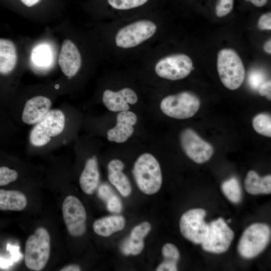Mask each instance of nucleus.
I'll use <instances>...</instances> for the list:
<instances>
[{"instance_id": "1", "label": "nucleus", "mask_w": 271, "mask_h": 271, "mask_svg": "<svg viewBox=\"0 0 271 271\" xmlns=\"http://www.w3.org/2000/svg\"><path fill=\"white\" fill-rule=\"evenodd\" d=\"M132 173L137 185L143 193L152 195L161 188V168L153 155L146 153L140 155L134 163Z\"/></svg>"}, {"instance_id": "2", "label": "nucleus", "mask_w": 271, "mask_h": 271, "mask_svg": "<svg viewBox=\"0 0 271 271\" xmlns=\"http://www.w3.org/2000/svg\"><path fill=\"white\" fill-rule=\"evenodd\" d=\"M50 248L48 231L42 227L37 228L26 242L24 259L26 266L32 270H42L49 258Z\"/></svg>"}, {"instance_id": "3", "label": "nucleus", "mask_w": 271, "mask_h": 271, "mask_svg": "<svg viewBox=\"0 0 271 271\" xmlns=\"http://www.w3.org/2000/svg\"><path fill=\"white\" fill-rule=\"evenodd\" d=\"M217 68L223 84L230 90L238 88L245 77L243 64L237 53L231 49H223L217 55Z\"/></svg>"}, {"instance_id": "4", "label": "nucleus", "mask_w": 271, "mask_h": 271, "mask_svg": "<svg viewBox=\"0 0 271 271\" xmlns=\"http://www.w3.org/2000/svg\"><path fill=\"white\" fill-rule=\"evenodd\" d=\"M270 227L262 223H255L243 232L238 244L237 250L243 258H253L266 248L270 240Z\"/></svg>"}, {"instance_id": "5", "label": "nucleus", "mask_w": 271, "mask_h": 271, "mask_svg": "<svg viewBox=\"0 0 271 271\" xmlns=\"http://www.w3.org/2000/svg\"><path fill=\"white\" fill-rule=\"evenodd\" d=\"M65 125V116L59 109L49 111L32 129L29 136L31 144L35 147H43L51 139L60 134Z\"/></svg>"}, {"instance_id": "6", "label": "nucleus", "mask_w": 271, "mask_h": 271, "mask_svg": "<svg viewBox=\"0 0 271 271\" xmlns=\"http://www.w3.org/2000/svg\"><path fill=\"white\" fill-rule=\"evenodd\" d=\"M156 24L149 20H139L119 29L115 36L117 47L134 48L153 36L157 31Z\"/></svg>"}, {"instance_id": "7", "label": "nucleus", "mask_w": 271, "mask_h": 271, "mask_svg": "<svg viewBox=\"0 0 271 271\" xmlns=\"http://www.w3.org/2000/svg\"><path fill=\"white\" fill-rule=\"evenodd\" d=\"M200 106L199 98L187 91L168 95L160 103V108L165 114L179 119L191 117L197 112Z\"/></svg>"}, {"instance_id": "8", "label": "nucleus", "mask_w": 271, "mask_h": 271, "mask_svg": "<svg viewBox=\"0 0 271 271\" xmlns=\"http://www.w3.org/2000/svg\"><path fill=\"white\" fill-rule=\"evenodd\" d=\"M193 69L191 58L184 54H175L164 57L155 65L157 75L170 80L183 79L189 75Z\"/></svg>"}, {"instance_id": "9", "label": "nucleus", "mask_w": 271, "mask_h": 271, "mask_svg": "<svg viewBox=\"0 0 271 271\" xmlns=\"http://www.w3.org/2000/svg\"><path fill=\"white\" fill-rule=\"evenodd\" d=\"M206 214L203 209H193L184 213L180 218L181 234L195 244H202L207 235L208 224L204 220Z\"/></svg>"}, {"instance_id": "10", "label": "nucleus", "mask_w": 271, "mask_h": 271, "mask_svg": "<svg viewBox=\"0 0 271 271\" xmlns=\"http://www.w3.org/2000/svg\"><path fill=\"white\" fill-rule=\"evenodd\" d=\"M62 211L69 234L74 237L83 235L86 230V212L81 201L75 196L69 195L63 202Z\"/></svg>"}, {"instance_id": "11", "label": "nucleus", "mask_w": 271, "mask_h": 271, "mask_svg": "<svg viewBox=\"0 0 271 271\" xmlns=\"http://www.w3.org/2000/svg\"><path fill=\"white\" fill-rule=\"evenodd\" d=\"M233 237V231L220 217L208 224V234L202 247L208 252L223 253L228 250Z\"/></svg>"}, {"instance_id": "12", "label": "nucleus", "mask_w": 271, "mask_h": 271, "mask_svg": "<svg viewBox=\"0 0 271 271\" xmlns=\"http://www.w3.org/2000/svg\"><path fill=\"white\" fill-rule=\"evenodd\" d=\"M180 142L186 155L196 163L208 161L213 154L212 146L191 128H186L181 132Z\"/></svg>"}, {"instance_id": "13", "label": "nucleus", "mask_w": 271, "mask_h": 271, "mask_svg": "<svg viewBox=\"0 0 271 271\" xmlns=\"http://www.w3.org/2000/svg\"><path fill=\"white\" fill-rule=\"evenodd\" d=\"M58 64L63 73L67 77H74L79 71L82 58L75 44L69 39L63 41L58 58Z\"/></svg>"}, {"instance_id": "14", "label": "nucleus", "mask_w": 271, "mask_h": 271, "mask_svg": "<svg viewBox=\"0 0 271 271\" xmlns=\"http://www.w3.org/2000/svg\"><path fill=\"white\" fill-rule=\"evenodd\" d=\"M102 100L109 110L120 112L128 110V104L136 103L138 97L134 90L130 88L125 87L116 91L110 89L105 90L103 93Z\"/></svg>"}, {"instance_id": "15", "label": "nucleus", "mask_w": 271, "mask_h": 271, "mask_svg": "<svg viewBox=\"0 0 271 271\" xmlns=\"http://www.w3.org/2000/svg\"><path fill=\"white\" fill-rule=\"evenodd\" d=\"M137 122V116L134 112L129 110L119 112L115 126L107 131V140L117 143L125 142L133 134V126Z\"/></svg>"}, {"instance_id": "16", "label": "nucleus", "mask_w": 271, "mask_h": 271, "mask_svg": "<svg viewBox=\"0 0 271 271\" xmlns=\"http://www.w3.org/2000/svg\"><path fill=\"white\" fill-rule=\"evenodd\" d=\"M51 100L48 97L38 95L29 99L24 107L22 119L27 124H34L40 121L50 111Z\"/></svg>"}, {"instance_id": "17", "label": "nucleus", "mask_w": 271, "mask_h": 271, "mask_svg": "<svg viewBox=\"0 0 271 271\" xmlns=\"http://www.w3.org/2000/svg\"><path fill=\"white\" fill-rule=\"evenodd\" d=\"M151 229L150 223L145 221L136 226L131 230L129 235L121 242L120 248L124 255L140 254L144 248V239Z\"/></svg>"}, {"instance_id": "18", "label": "nucleus", "mask_w": 271, "mask_h": 271, "mask_svg": "<svg viewBox=\"0 0 271 271\" xmlns=\"http://www.w3.org/2000/svg\"><path fill=\"white\" fill-rule=\"evenodd\" d=\"M124 164L118 159L111 160L107 165L108 178L110 183L124 197L131 192V186L128 177L122 172Z\"/></svg>"}, {"instance_id": "19", "label": "nucleus", "mask_w": 271, "mask_h": 271, "mask_svg": "<svg viewBox=\"0 0 271 271\" xmlns=\"http://www.w3.org/2000/svg\"><path fill=\"white\" fill-rule=\"evenodd\" d=\"M99 172L97 159L95 156L88 158L80 176L79 185L84 193L92 194L98 187Z\"/></svg>"}, {"instance_id": "20", "label": "nucleus", "mask_w": 271, "mask_h": 271, "mask_svg": "<svg viewBox=\"0 0 271 271\" xmlns=\"http://www.w3.org/2000/svg\"><path fill=\"white\" fill-rule=\"evenodd\" d=\"M17 60V51L14 43L9 39L0 38V73H11L15 69Z\"/></svg>"}, {"instance_id": "21", "label": "nucleus", "mask_w": 271, "mask_h": 271, "mask_svg": "<svg viewBox=\"0 0 271 271\" xmlns=\"http://www.w3.org/2000/svg\"><path fill=\"white\" fill-rule=\"evenodd\" d=\"M125 223V219L121 215L105 216L94 222L93 229L98 235L108 237L116 232L122 230Z\"/></svg>"}, {"instance_id": "22", "label": "nucleus", "mask_w": 271, "mask_h": 271, "mask_svg": "<svg viewBox=\"0 0 271 271\" xmlns=\"http://www.w3.org/2000/svg\"><path fill=\"white\" fill-rule=\"evenodd\" d=\"M246 192L252 195L270 194L271 192V176L260 177L254 171H249L244 182Z\"/></svg>"}, {"instance_id": "23", "label": "nucleus", "mask_w": 271, "mask_h": 271, "mask_svg": "<svg viewBox=\"0 0 271 271\" xmlns=\"http://www.w3.org/2000/svg\"><path fill=\"white\" fill-rule=\"evenodd\" d=\"M27 205V199L23 192L0 189V210L21 211Z\"/></svg>"}, {"instance_id": "24", "label": "nucleus", "mask_w": 271, "mask_h": 271, "mask_svg": "<svg viewBox=\"0 0 271 271\" xmlns=\"http://www.w3.org/2000/svg\"><path fill=\"white\" fill-rule=\"evenodd\" d=\"M164 261L156 268L157 271H176L180 254L178 248L173 244H164L162 249Z\"/></svg>"}, {"instance_id": "25", "label": "nucleus", "mask_w": 271, "mask_h": 271, "mask_svg": "<svg viewBox=\"0 0 271 271\" xmlns=\"http://www.w3.org/2000/svg\"><path fill=\"white\" fill-rule=\"evenodd\" d=\"M221 190L225 196L234 203H239L242 198V191L238 180L232 177L223 182Z\"/></svg>"}, {"instance_id": "26", "label": "nucleus", "mask_w": 271, "mask_h": 271, "mask_svg": "<svg viewBox=\"0 0 271 271\" xmlns=\"http://www.w3.org/2000/svg\"><path fill=\"white\" fill-rule=\"evenodd\" d=\"M252 126L257 133L270 138L271 137L270 115L266 113L257 114L252 119Z\"/></svg>"}, {"instance_id": "27", "label": "nucleus", "mask_w": 271, "mask_h": 271, "mask_svg": "<svg viewBox=\"0 0 271 271\" xmlns=\"http://www.w3.org/2000/svg\"><path fill=\"white\" fill-rule=\"evenodd\" d=\"M51 51L46 45L38 46L34 49L32 59L34 63L39 66H46L50 64Z\"/></svg>"}, {"instance_id": "28", "label": "nucleus", "mask_w": 271, "mask_h": 271, "mask_svg": "<svg viewBox=\"0 0 271 271\" xmlns=\"http://www.w3.org/2000/svg\"><path fill=\"white\" fill-rule=\"evenodd\" d=\"M148 0H107L108 4L117 10H125L140 7Z\"/></svg>"}, {"instance_id": "29", "label": "nucleus", "mask_w": 271, "mask_h": 271, "mask_svg": "<svg viewBox=\"0 0 271 271\" xmlns=\"http://www.w3.org/2000/svg\"><path fill=\"white\" fill-rule=\"evenodd\" d=\"M18 177V172L7 167H0V186H5L16 181Z\"/></svg>"}, {"instance_id": "30", "label": "nucleus", "mask_w": 271, "mask_h": 271, "mask_svg": "<svg viewBox=\"0 0 271 271\" xmlns=\"http://www.w3.org/2000/svg\"><path fill=\"white\" fill-rule=\"evenodd\" d=\"M265 81L264 73L259 70L251 71L248 76V82L250 87L254 89H258L261 85Z\"/></svg>"}, {"instance_id": "31", "label": "nucleus", "mask_w": 271, "mask_h": 271, "mask_svg": "<svg viewBox=\"0 0 271 271\" xmlns=\"http://www.w3.org/2000/svg\"><path fill=\"white\" fill-rule=\"evenodd\" d=\"M233 0H219L215 9L218 17H224L230 13L233 9Z\"/></svg>"}, {"instance_id": "32", "label": "nucleus", "mask_w": 271, "mask_h": 271, "mask_svg": "<svg viewBox=\"0 0 271 271\" xmlns=\"http://www.w3.org/2000/svg\"><path fill=\"white\" fill-rule=\"evenodd\" d=\"M107 210L113 213H119L122 209V205L120 199L114 194H112L106 201Z\"/></svg>"}, {"instance_id": "33", "label": "nucleus", "mask_w": 271, "mask_h": 271, "mask_svg": "<svg viewBox=\"0 0 271 271\" xmlns=\"http://www.w3.org/2000/svg\"><path fill=\"white\" fill-rule=\"evenodd\" d=\"M257 26L260 30H271L270 12L263 14L260 17L258 21Z\"/></svg>"}, {"instance_id": "34", "label": "nucleus", "mask_w": 271, "mask_h": 271, "mask_svg": "<svg viewBox=\"0 0 271 271\" xmlns=\"http://www.w3.org/2000/svg\"><path fill=\"white\" fill-rule=\"evenodd\" d=\"M98 192L99 196L105 201L110 196L114 194L110 186L106 184H103L100 185L99 187Z\"/></svg>"}, {"instance_id": "35", "label": "nucleus", "mask_w": 271, "mask_h": 271, "mask_svg": "<svg viewBox=\"0 0 271 271\" xmlns=\"http://www.w3.org/2000/svg\"><path fill=\"white\" fill-rule=\"evenodd\" d=\"M259 94L261 96H265L268 100L271 99V81H265L263 83L258 89Z\"/></svg>"}, {"instance_id": "36", "label": "nucleus", "mask_w": 271, "mask_h": 271, "mask_svg": "<svg viewBox=\"0 0 271 271\" xmlns=\"http://www.w3.org/2000/svg\"><path fill=\"white\" fill-rule=\"evenodd\" d=\"M61 271H79L81 268L77 264H72L63 267L60 269Z\"/></svg>"}, {"instance_id": "37", "label": "nucleus", "mask_w": 271, "mask_h": 271, "mask_svg": "<svg viewBox=\"0 0 271 271\" xmlns=\"http://www.w3.org/2000/svg\"><path fill=\"white\" fill-rule=\"evenodd\" d=\"M21 2L26 6L28 7H33L38 3H39L41 0H20Z\"/></svg>"}, {"instance_id": "38", "label": "nucleus", "mask_w": 271, "mask_h": 271, "mask_svg": "<svg viewBox=\"0 0 271 271\" xmlns=\"http://www.w3.org/2000/svg\"><path fill=\"white\" fill-rule=\"evenodd\" d=\"M250 1L255 6L261 7L263 6L267 3V0H246Z\"/></svg>"}, {"instance_id": "39", "label": "nucleus", "mask_w": 271, "mask_h": 271, "mask_svg": "<svg viewBox=\"0 0 271 271\" xmlns=\"http://www.w3.org/2000/svg\"><path fill=\"white\" fill-rule=\"evenodd\" d=\"M264 50L267 53H271V40L270 39L267 41L263 46Z\"/></svg>"}, {"instance_id": "40", "label": "nucleus", "mask_w": 271, "mask_h": 271, "mask_svg": "<svg viewBox=\"0 0 271 271\" xmlns=\"http://www.w3.org/2000/svg\"><path fill=\"white\" fill-rule=\"evenodd\" d=\"M231 219H228L227 220V222L229 223V222H231Z\"/></svg>"}]
</instances>
